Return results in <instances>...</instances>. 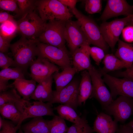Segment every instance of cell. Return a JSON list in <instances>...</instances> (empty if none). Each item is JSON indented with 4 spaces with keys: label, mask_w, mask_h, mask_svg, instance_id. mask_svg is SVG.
<instances>
[{
    "label": "cell",
    "mask_w": 133,
    "mask_h": 133,
    "mask_svg": "<svg viewBox=\"0 0 133 133\" xmlns=\"http://www.w3.org/2000/svg\"><path fill=\"white\" fill-rule=\"evenodd\" d=\"M115 133H133V130L126 124L120 125Z\"/></svg>",
    "instance_id": "42"
},
{
    "label": "cell",
    "mask_w": 133,
    "mask_h": 133,
    "mask_svg": "<svg viewBox=\"0 0 133 133\" xmlns=\"http://www.w3.org/2000/svg\"><path fill=\"white\" fill-rule=\"evenodd\" d=\"M38 56L45 58L63 69L71 66L68 53L65 48H59L39 42Z\"/></svg>",
    "instance_id": "7"
},
{
    "label": "cell",
    "mask_w": 133,
    "mask_h": 133,
    "mask_svg": "<svg viewBox=\"0 0 133 133\" xmlns=\"http://www.w3.org/2000/svg\"><path fill=\"white\" fill-rule=\"evenodd\" d=\"M117 74L119 76L126 78L133 81V63L125 70L119 72Z\"/></svg>",
    "instance_id": "40"
},
{
    "label": "cell",
    "mask_w": 133,
    "mask_h": 133,
    "mask_svg": "<svg viewBox=\"0 0 133 133\" xmlns=\"http://www.w3.org/2000/svg\"><path fill=\"white\" fill-rule=\"evenodd\" d=\"M126 124L133 130V120H131Z\"/></svg>",
    "instance_id": "45"
},
{
    "label": "cell",
    "mask_w": 133,
    "mask_h": 133,
    "mask_svg": "<svg viewBox=\"0 0 133 133\" xmlns=\"http://www.w3.org/2000/svg\"><path fill=\"white\" fill-rule=\"evenodd\" d=\"M87 70L91 77L92 86V92L89 98L96 99L104 110L114 100L102 78V75L100 71L92 65Z\"/></svg>",
    "instance_id": "6"
},
{
    "label": "cell",
    "mask_w": 133,
    "mask_h": 133,
    "mask_svg": "<svg viewBox=\"0 0 133 133\" xmlns=\"http://www.w3.org/2000/svg\"><path fill=\"white\" fill-rule=\"evenodd\" d=\"M52 104L49 102L35 101L31 104L25 107L19 121L16 126L18 129L21 127L23 121L25 119L30 118L42 117L45 116H54Z\"/></svg>",
    "instance_id": "15"
},
{
    "label": "cell",
    "mask_w": 133,
    "mask_h": 133,
    "mask_svg": "<svg viewBox=\"0 0 133 133\" xmlns=\"http://www.w3.org/2000/svg\"><path fill=\"white\" fill-rule=\"evenodd\" d=\"M20 15L25 14L34 11L36 0H16Z\"/></svg>",
    "instance_id": "32"
},
{
    "label": "cell",
    "mask_w": 133,
    "mask_h": 133,
    "mask_svg": "<svg viewBox=\"0 0 133 133\" xmlns=\"http://www.w3.org/2000/svg\"><path fill=\"white\" fill-rule=\"evenodd\" d=\"M133 14V5L125 0H108L99 19L103 22L121 15L126 16Z\"/></svg>",
    "instance_id": "14"
},
{
    "label": "cell",
    "mask_w": 133,
    "mask_h": 133,
    "mask_svg": "<svg viewBox=\"0 0 133 133\" xmlns=\"http://www.w3.org/2000/svg\"><path fill=\"white\" fill-rule=\"evenodd\" d=\"M103 75V80L109 87L114 100L118 95L133 98V81L126 78H118L107 74Z\"/></svg>",
    "instance_id": "12"
},
{
    "label": "cell",
    "mask_w": 133,
    "mask_h": 133,
    "mask_svg": "<svg viewBox=\"0 0 133 133\" xmlns=\"http://www.w3.org/2000/svg\"><path fill=\"white\" fill-rule=\"evenodd\" d=\"M12 121L3 119V123L0 133H17L18 130Z\"/></svg>",
    "instance_id": "37"
},
{
    "label": "cell",
    "mask_w": 133,
    "mask_h": 133,
    "mask_svg": "<svg viewBox=\"0 0 133 133\" xmlns=\"http://www.w3.org/2000/svg\"><path fill=\"white\" fill-rule=\"evenodd\" d=\"M104 110L117 122L124 123L133 114V98L120 96Z\"/></svg>",
    "instance_id": "9"
},
{
    "label": "cell",
    "mask_w": 133,
    "mask_h": 133,
    "mask_svg": "<svg viewBox=\"0 0 133 133\" xmlns=\"http://www.w3.org/2000/svg\"><path fill=\"white\" fill-rule=\"evenodd\" d=\"M65 37L72 54L81 46L90 44L77 20L66 21Z\"/></svg>",
    "instance_id": "10"
},
{
    "label": "cell",
    "mask_w": 133,
    "mask_h": 133,
    "mask_svg": "<svg viewBox=\"0 0 133 133\" xmlns=\"http://www.w3.org/2000/svg\"><path fill=\"white\" fill-rule=\"evenodd\" d=\"M15 16L6 12L0 13V23L1 24L6 21L14 20Z\"/></svg>",
    "instance_id": "41"
},
{
    "label": "cell",
    "mask_w": 133,
    "mask_h": 133,
    "mask_svg": "<svg viewBox=\"0 0 133 133\" xmlns=\"http://www.w3.org/2000/svg\"><path fill=\"white\" fill-rule=\"evenodd\" d=\"M90 45H83L72 54L73 67L77 72L88 70L92 66L90 59Z\"/></svg>",
    "instance_id": "16"
},
{
    "label": "cell",
    "mask_w": 133,
    "mask_h": 133,
    "mask_svg": "<svg viewBox=\"0 0 133 133\" xmlns=\"http://www.w3.org/2000/svg\"><path fill=\"white\" fill-rule=\"evenodd\" d=\"M13 39L4 37L0 34V51L5 53L7 52Z\"/></svg>",
    "instance_id": "38"
},
{
    "label": "cell",
    "mask_w": 133,
    "mask_h": 133,
    "mask_svg": "<svg viewBox=\"0 0 133 133\" xmlns=\"http://www.w3.org/2000/svg\"><path fill=\"white\" fill-rule=\"evenodd\" d=\"M132 15L110 22H103L101 24L100 27L103 37L112 50L119 40L123 29L130 21Z\"/></svg>",
    "instance_id": "8"
},
{
    "label": "cell",
    "mask_w": 133,
    "mask_h": 133,
    "mask_svg": "<svg viewBox=\"0 0 133 133\" xmlns=\"http://www.w3.org/2000/svg\"><path fill=\"white\" fill-rule=\"evenodd\" d=\"M117 123L110 115L101 112L96 117L93 129L94 132L97 133H115L118 127Z\"/></svg>",
    "instance_id": "17"
},
{
    "label": "cell",
    "mask_w": 133,
    "mask_h": 133,
    "mask_svg": "<svg viewBox=\"0 0 133 133\" xmlns=\"http://www.w3.org/2000/svg\"><path fill=\"white\" fill-rule=\"evenodd\" d=\"M3 119H2L1 117L0 116V129H1L2 126L3 124Z\"/></svg>",
    "instance_id": "46"
},
{
    "label": "cell",
    "mask_w": 133,
    "mask_h": 133,
    "mask_svg": "<svg viewBox=\"0 0 133 133\" xmlns=\"http://www.w3.org/2000/svg\"><path fill=\"white\" fill-rule=\"evenodd\" d=\"M38 39H29L22 36L17 41L11 44L10 48L16 67L25 73L28 66L38 54Z\"/></svg>",
    "instance_id": "1"
},
{
    "label": "cell",
    "mask_w": 133,
    "mask_h": 133,
    "mask_svg": "<svg viewBox=\"0 0 133 133\" xmlns=\"http://www.w3.org/2000/svg\"><path fill=\"white\" fill-rule=\"evenodd\" d=\"M77 72V71L75 68L70 66L64 69L60 72H55L52 76L55 84V91H59L69 84Z\"/></svg>",
    "instance_id": "21"
},
{
    "label": "cell",
    "mask_w": 133,
    "mask_h": 133,
    "mask_svg": "<svg viewBox=\"0 0 133 133\" xmlns=\"http://www.w3.org/2000/svg\"><path fill=\"white\" fill-rule=\"evenodd\" d=\"M63 4L70 8L71 10L74 9L78 0H59Z\"/></svg>",
    "instance_id": "43"
},
{
    "label": "cell",
    "mask_w": 133,
    "mask_h": 133,
    "mask_svg": "<svg viewBox=\"0 0 133 133\" xmlns=\"http://www.w3.org/2000/svg\"><path fill=\"white\" fill-rule=\"evenodd\" d=\"M17 21L18 32L29 39H38L43 32L46 23L34 11L22 16Z\"/></svg>",
    "instance_id": "4"
},
{
    "label": "cell",
    "mask_w": 133,
    "mask_h": 133,
    "mask_svg": "<svg viewBox=\"0 0 133 133\" xmlns=\"http://www.w3.org/2000/svg\"><path fill=\"white\" fill-rule=\"evenodd\" d=\"M71 11L79 22L90 44L101 48L104 51H107L109 46L103 37L100 27L95 21L84 15L76 8Z\"/></svg>",
    "instance_id": "3"
},
{
    "label": "cell",
    "mask_w": 133,
    "mask_h": 133,
    "mask_svg": "<svg viewBox=\"0 0 133 133\" xmlns=\"http://www.w3.org/2000/svg\"><path fill=\"white\" fill-rule=\"evenodd\" d=\"M53 78L52 75L38 83L30 100L44 102H50L53 98V91L52 88Z\"/></svg>",
    "instance_id": "18"
},
{
    "label": "cell",
    "mask_w": 133,
    "mask_h": 133,
    "mask_svg": "<svg viewBox=\"0 0 133 133\" xmlns=\"http://www.w3.org/2000/svg\"><path fill=\"white\" fill-rule=\"evenodd\" d=\"M122 33L123 37L126 41L133 42V26L128 25L124 27Z\"/></svg>",
    "instance_id": "39"
},
{
    "label": "cell",
    "mask_w": 133,
    "mask_h": 133,
    "mask_svg": "<svg viewBox=\"0 0 133 133\" xmlns=\"http://www.w3.org/2000/svg\"><path fill=\"white\" fill-rule=\"evenodd\" d=\"M78 90V97L79 105L84 104L90 96L92 91L91 80L87 70L83 71Z\"/></svg>",
    "instance_id": "20"
},
{
    "label": "cell",
    "mask_w": 133,
    "mask_h": 133,
    "mask_svg": "<svg viewBox=\"0 0 133 133\" xmlns=\"http://www.w3.org/2000/svg\"><path fill=\"white\" fill-rule=\"evenodd\" d=\"M54 109L57 111L59 116L74 124L79 123L83 119V117H80L74 109L68 105H60L55 107Z\"/></svg>",
    "instance_id": "27"
},
{
    "label": "cell",
    "mask_w": 133,
    "mask_h": 133,
    "mask_svg": "<svg viewBox=\"0 0 133 133\" xmlns=\"http://www.w3.org/2000/svg\"><path fill=\"white\" fill-rule=\"evenodd\" d=\"M16 67L14 60L5 53L0 52V67L2 69L10 67Z\"/></svg>",
    "instance_id": "36"
},
{
    "label": "cell",
    "mask_w": 133,
    "mask_h": 133,
    "mask_svg": "<svg viewBox=\"0 0 133 133\" xmlns=\"http://www.w3.org/2000/svg\"><path fill=\"white\" fill-rule=\"evenodd\" d=\"M66 21L55 19L46 23L44 30L38 38L39 41L59 48H65V37Z\"/></svg>",
    "instance_id": "5"
},
{
    "label": "cell",
    "mask_w": 133,
    "mask_h": 133,
    "mask_svg": "<svg viewBox=\"0 0 133 133\" xmlns=\"http://www.w3.org/2000/svg\"><path fill=\"white\" fill-rule=\"evenodd\" d=\"M93 128L89 125L86 118L83 117L81 121L74 124L69 127L66 133H93Z\"/></svg>",
    "instance_id": "31"
},
{
    "label": "cell",
    "mask_w": 133,
    "mask_h": 133,
    "mask_svg": "<svg viewBox=\"0 0 133 133\" xmlns=\"http://www.w3.org/2000/svg\"><path fill=\"white\" fill-rule=\"evenodd\" d=\"M0 9L14 13L20 15L16 0H0Z\"/></svg>",
    "instance_id": "34"
},
{
    "label": "cell",
    "mask_w": 133,
    "mask_h": 133,
    "mask_svg": "<svg viewBox=\"0 0 133 133\" xmlns=\"http://www.w3.org/2000/svg\"><path fill=\"white\" fill-rule=\"evenodd\" d=\"M30 66V76L32 79L38 83L52 76L59 70L55 64L39 56L34 59Z\"/></svg>",
    "instance_id": "11"
},
{
    "label": "cell",
    "mask_w": 133,
    "mask_h": 133,
    "mask_svg": "<svg viewBox=\"0 0 133 133\" xmlns=\"http://www.w3.org/2000/svg\"><path fill=\"white\" fill-rule=\"evenodd\" d=\"M21 129L26 133H50L48 120L44 119L42 117L33 118L22 125Z\"/></svg>",
    "instance_id": "24"
},
{
    "label": "cell",
    "mask_w": 133,
    "mask_h": 133,
    "mask_svg": "<svg viewBox=\"0 0 133 133\" xmlns=\"http://www.w3.org/2000/svg\"><path fill=\"white\" fill-rule=\"evenodd\" d=\"M103 63V67L100 71L102 75L109 72L127 68L125 63L112 53L105 55Z\"/></svg>",
    "instance_id": "25"
},
{
    "label": "cell",
    "mask_w": 133,
    "mask_h": 133,
    "mask_svg": "<svg viewBox=\"0 0 133 133\" xmlns=\"http://www.w3.org/2000/svg\"><path fill=\"white\" fill-rule=\"evenodd\" d=\"M18 133H25L23 132L22 131V130L20 128H19V131Z\"/></svg>",
    "instance_id": "48"
},
{
    "label": "cell",
    "mask_w": 133,
    "mask_h": 133,
    "mask_svg": "<svg viewBox=\"0 0 133 133\" xmlns=\"http://www.w3.org/2000/svg\"><path fill=\"white\" fill-rule=\"evenodd\" d=\"M90 56L98 65H100L105 55L104 51L101 48L96 46L90 47Z\"/></svg>",
    "instance_id": "35"
},
{
    "label": "cell",
    "mask_w": 133,
    "mask_h": 133,
    "mask_svg": "<svg viewBox=\"0 0 133 133\" xmlns=\"http://www.w3.org/2000/svg\"><path fill=\"white\" fill-rule=\"evenodd\" d=\"M36 6L44 22L55 19L67 21L73 16L67 7L59 0H36Z\"/></svg>",
    "instance_id": "2"
},
{
    "label": "cell",
    "mask_w": 133,
    "mask_h": 133,
    "mask_svg": "<svg viewBox=\"0 0 133 133\" xmlns=\"http://www.w3.org/2000/svg\"><path fill=\"white\" fill-rule=\"evenodd\" d=\"M36 82L32 79H21L15 80L12 84L22 98L29 101L36 87Z\"/></svg>",
    "instance_id": "22"
},
{
    "label": "cell",
    "mask_w": 133,
    "mask_h": 133,
    "mask_svg": "<svg viewBox=\"0 0 133 133\" xmlns=\"http://www.w3.org/2000/svg\"><path fill=\"white\" fill-rule=\"evenodd\" d=\"M118 42V48L115 55L125 63L127 68L133 63V44L119 39Z\"/></svg>",
    "instance_id": "23"
},
{
    "label": "cell",
    "mask_w": 133,
    "mask_h": 133,
    "mask_svg": "<svg viewBox=\"0 0 133 133\" xmlns=\"http://www.w3.org/2000/svg\"><path fill=\"white\" fill-rule=\"evenodd\" d=\"M0 113L3 118L10 120L17 125L19 121L22 114L14 104L11 103L0 106Z\"/></svg>",
    "instance_id": "26"
},
{
    "label": "cell",
    "mask_w": 133,
    "mask_h": 133,
    "mask_svg": "<svg viewBox=\"0 0 133 133\" xmlns=\"http://www.w3.org/2000/svg\"><path fill=\"white\" fill-rule=\"evenodd\" d=\"M13 87L12 84H9L8 81L0 80V92L6 91Z\"/></svg>",
    "instance_id": "44"
},
{
    "label": "cell",
    "mask_w": 133,
    "mask_h": 133,
    "mask_svg": "<svg viewBox=\"0 0 133 133\" xmlns=\"http://www.w3.org/2000/svg\"><path fill=\"white\" fill-rule=\"evenodd\" d=\"M84 1L85 10L88 13L93 14L99 13L101 11L102 0H86Z\"/></svg>",
    "instance_id": "33"
},
{
    "label": "cell",
    "mask_w": 133,
    "mask_h": 133,
    "mask_svg": "<svg viewBox=\"0 0 133 133\" xmlns=\"http://www.w3.org/2000/svg\"><path fill=\"white\" fill-rule=\"evenodd\" d=\"M8 103L14 104L21 114L25 107L32 103L22 98L15 88L0 92V106Z\"/></svg>",
    "instance_id": "19"
},
{
    "label": "cell",
    "mask_w": 133,
    "mask_h": 133,
    "mask_svg": "<svg viewBox=\"0 0 133 133\" xmlns=\"http://www.w3.org/2000/svg\"><path fill=\"white\" fill-rule=\"evenodd\" d=\"M50 133H66L68 129L65 119L59 116L55 115L50 120H48Z\"/></svg>",
    "instance_id": "28"
},
{
    "label": "cell",
    "mask_w": 133,
    "mask_h": 133,
    "mask_svg": "<svg viewBox=\"0 0 133 133\" xmlns=\"http://www.w3.org/2000/svg\"><path fill=\"white\" fill-rule=\"evenodd\" d=\"M79 84L78 81L73 80L59 91H53V98L49 102L66 105L76 109L79 106L78 92Z\"/></svg>",
    "instance_id": "13"
},
{
    "label": "cell",
    "mask_w": 133,
    "mask_h": 133,
    "mask_svg": "<svg viewBox=\"0 0 133 133\" xmlns=\"http://www.w3.org/2000/svg\"><path fill=\"white\" fill-rule=\"evenodd\" d=\"M17 32V21L15 19L8 20L0 24V34L3 36L13 39Z\"/></svg>",
    "instance_id": "30"
},
{
    "label": "cell",
    "mask_w": 133,
    "mask_h": 133,
    "mask_svg": "<svg viewBox=\"0 0 133 133\" xmlns=\"http://www.w3.org/2000/svg\"><path fill=\"white\" fill-rule=\"evenodd\" d=\"M128 25L133 26V14L132 15L131 20Z\"/></svg>",
    "instance_id": "47"
},
{
    "label": "cell",
    "mask_w": 133,
    "mask_h": 133,
    "mask_svg": "<svg viewBox=\"0 0 133 133\" xmlns=\"http://www.w3.org/2000/svg\"><path fill=\"white\" fill-rule=\"evenodd\" d=\"M24 74L23 70L18 67H9L0 71V80L8 81L10 79H25Z\"/></svg>",
    "instance_id": "29"
}]
</instances>
